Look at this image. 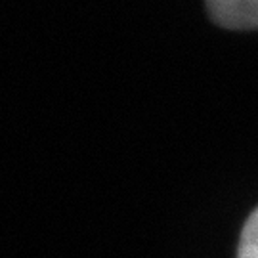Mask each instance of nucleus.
Masks as SVG:
<instances>
[{
	"label": "nucleus",
	"instance_id": "obj_2",
	"mask_svg": "<svg viewBox=\"0 0 258 258\" xmlns=\"http://www.w3.org/2000/svg\"><path fill=\"white\" fill-rule=\"evenodd\" d=\"M237 258H258V209L250 214L243 228Z\"/></svg>",
	"mask_w": 258,
	"mask_h": 258
},
{
	"label": "nucleus",
	"instance_id": "obj_1",
	"mask_svg": "<svg viewBox=\"0 0 258 258\" xmlns=\"http://www.w3.org/2000/svg\"><path fill=\"white\" fill-rule=\"evenodd\" d=\"M214 21L230 29L258 27V0H207Z\"/></svg>",
	"mask_w": 258,
	"mask_h": 258
}]
</instances>
